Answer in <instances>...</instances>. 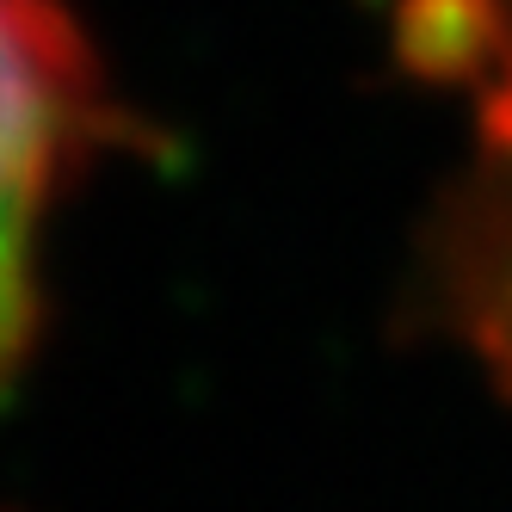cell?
Returning <instances> with one entry per match:
<instances>
[{"label":"cell","instance_id":"1","mask_svg":"<svg viewBox=\"0 0 512 512\" xmlns=\"http://www.w3.org/2000/svg\"><path fill=\"white\" fill-rule=\"evenodd\" d=\"M105 142V93L56 0H0V297H38L31 241L75 161Z\"/></svg>","mask_w":512,"mask_h":512},{"label":"cell","instance_id":"2","mask_svg":"<svg viewBox=\"0 0 512 512\" xmlns=\"http://www.w3.org/2000/svg\"><path fill=\"white\" fill-rule=\"evenodd\" d=\"M438 315L488 364L494 389L512 401V186L488 179L451 198L438 229Z\"/></svg>","mask_w":512,"mask_h":512},{"label":"cell","instance_id":"3","mask_svg":"<svg viewBox=\"0 0 512 512\" xmlns=\"http://www.w3.org/2000/svg\"><path fill=\"white\" fill-rule=\"evenodd\" d=\"M395 62L426 87L488 93L512 75V19L500 0H395Z\"/></svg>","mask_w":512,"mask_h":512},{"label":"cell","instance_id":"4","mask_svg":"<svg viewBox=\"0 0 512 512\" xmlns=\"http://www.w3.org/2000/svg\"><path fill=\"white\" fill-rule=\"evenodd\" d=\"M482 136L500 167H512V75H500L488 93H482Z\"/></svg>","mask_w":512,"mask_h":512},{"label":"cell","instance_id":"5","mask_svg":"<svg viewBox=\"0 0 512 512\" xmlns=\"http://www.w3.org/2000/svg\"><path fill=\"white\" fill-rule=\"evenodd\" d=\"M500 7H506V19H512V0H500Z\"/></svg>","mask_w":512,"mask_h":512}]
</instances>
